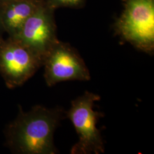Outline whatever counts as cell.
<instances>
[{"instance_id":"obj_1","label":"cell","mask_w":154,"mask_h":154,"mask_svg":"<svg viewBox=\"0 0 154 154\" xmlns=\"http://www.w3.org/2000/svg\"><path fill=\"white\" fill-rule=\"evenodd\" d=\"M64 116L60 107L37 105L28 112L20 106L16 119L5 129L6 144L17 154H54V134Z\"/></svg>"},{"instance_id":"obj_2","label":"cell","mask_w":154,"mask_h":154,"mask_svg":"<svg viewBox=\"0 0 154 154\" xmlns=\"http://www.w3.org/2000/svg\"><path fill=\"white\" fill-rule=\"evenodd\" d=\"M100 97L98 95L86 91L72 102L66 116L72 121L79 137V141L72 147L71 154L103 153L105 147L97 121L102 114L93 109L95 102Z\"/></svg>"},{"instance_id":"obj_5","label":"cell","mask_w":154,"mask_h":154,"mask_svg":"<svg viewBox=\"0 0 154 154\" xmlns=\"http://www.w3.org/2000/svg\"><path fill=\"white\" fill-rule=\"evenodd\" d=\"M46 84L53 86L67 81H88L90 75L82 59L74 50L57 42L44 60Z\"/></svg>"},{"instance_id":"obj_10","label":"cell","mask_w":154,"mask_h":154,"mask_svg":"<svg viewBox=\"0 0 154 154\" xmlns=\"http://www.w3.org/2000/svg\"><path fill=\"white\" fill-rule=\"evenodd\" d=\"M5 1H11V0H5Z\"/></svg>"},{"instance_id":"obj_6","label":"cell","mask_w":154,"mask_h":154,"mask_svg":"<svg viewBox=\"0 0 154 154\" xmlns=\"http://www.w3.org/2000/svg\"><path fill=\"white\" fill-rule=\"evenodd\" d=\"M31 50L44 63L45 56L58 42L55 26L44 9L37 8L14 37Z\"/></svg>"},{"instance_id":"obj_9","label":"cell","mask_w":154,"mask_h":154,"mask_svg":"<svg viewBox=\"0 0 154 154\" xmlns=\"http://www.w3.org/2000/svg\"><path fill=\"white\" fill-rule=\"evenodd\" d=\"M3 30H4V28H3V26H2V23H1V20H0V40H1V39H2V37H1V35H2V32Z\"/></svg>"},{"instance_id":"obj_3","label":"cell","mask_w":154,"mask_h":154,"mask_svg":"<svg viewBox=\"0 0 154 154\" xmlns=\"http://www.w3.org/2000/svg\"><path fill=\"white\" fill-rule=\"evenodd\" d=\"M118 29L127 41L144 51L154 46V0H126Z\"/></svg>"},{"instance_id":"obj_7","label":"cell","mask_w":154,"mask_h":154,"mask_svg":"<svg viewBox=\"0 0 154 154\" xmlns=\"http://www.w3.org/2000/svg\"><path fill=\"white\" fill-rule=\"evenodd\" d=\"M37 9L33 2L28 0H11L8 2L0 14V20L10 37L16 35Z\"/></svg>"},{"instance_id":"obj_4","label":"cell","mask_w":154,"mask_h":154,"mask_svg":"<svg viewBox=\"0 0 154 154\" xmlns=\"http://www.w3.org/2000/svg\"><path fill=\"white\" fill-rule=\"evenodd\" d=\"M42 66V60L18 40H0V74L8 88L21 86Z\"/></svg>"},{"instance_id":"obj_8","label":"cell","mask_w":154,"mask_h":154,"mask_svg":"<svg viewBox=\"0 0 154 154\" xmlns=\"http://www.w3.org/2000/svg\"><path fill=\"white\" fill-rule=\"evenodd\" d=\"M82 0H51L55 6H75L78 5Z\"/></svg>"}]
</instances>
